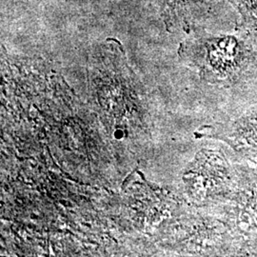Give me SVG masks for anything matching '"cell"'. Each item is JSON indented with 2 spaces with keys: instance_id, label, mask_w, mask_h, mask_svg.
<instances>
[{
  "instance_id": "cell-1",
  "label": "cell",
  "mask_w": 257,
  "mask_h": 257,
  "mask_svg": "<svg viewBox=\"0 0 257 257\" xmlns=\"http://www.w3.org/2000/svg\"><path fill=\"white\" fill-rule=\"evenodd\" d=\"M209 60L221 73H228L237 65L240 43L234 37H213L207 42Z\"/></svg>"
},
{
  "instance_id": "cell-2",
  "label": "cell",
  "mask_w": 257,
  "mask_h": 257,
  "mask_svg": "<svg viewBox=\"0 0 257 257\" xmlns=\"http://www.w3.org/2000/svg\"><path fill=\"white\" fill-rule=\"evenodd\" d=\"M241 16L246 27L257 28V0H230Z\"/></svg>"
}]
</instances>
